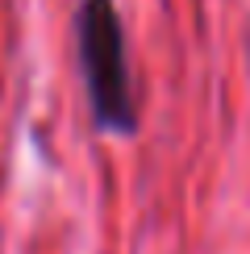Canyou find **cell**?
I'll list each match as a JSON object with an SVG mask.
<instances>
[{"label":"cell","instance_id":"1","mask_svg":"<svg viewBox=\"0 0 250 254\" xmlns=\"http://www.w3.org/2000/svg\"><path fill=\"white\" fill-rule=\"evenodd\" d=\"M75 42L88 88L92 121L104 133H138V92L125 55V25L113 0H79L75 8Z\"/></svg>","mask_w":250,"mask_h":254}]
</instances>
